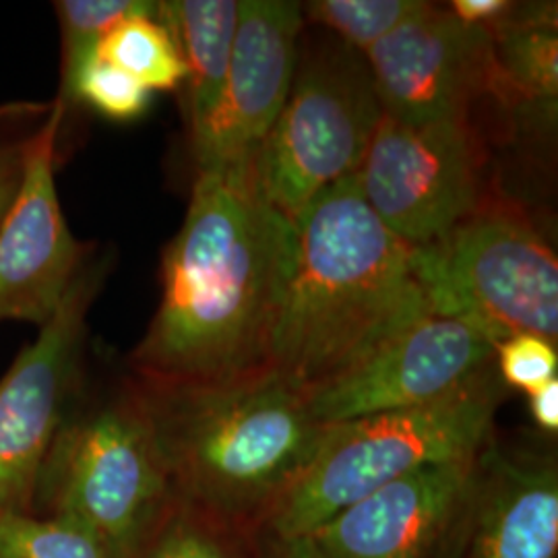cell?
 Returning a JSON list of instances; mask_svg holds the SVG:
<instances>
[{
	"mask_svg": "<svg viewBox=\"0 0 558 558\" xmlns=\"http://www.w3.org/2000/svg\"><path fill=\"white\" fill-rule=\"evenodd\" d=\"M296 251L299 226L265 197L253 156L199 170L131 359L137 377L199 383L269 366Z\"/></svg>",
	"mask_w": 558,
	"mask_h": 558,
	"instance_id": "cell-1",
	"label": "cell"
},
{
	"mask_svg": "<svg viewBox=\"0 0 558 558\" xmlns=\"http://www.w3.org/2000/svg\"><path fill=\"white\" fill-rule=\"evenodd\" d=\"M299 251L269 368L304 393L350 373L433 315L416 246L375 216L348 177L296 221Z\"/></svg>",
	"mask_w": 558,
	"mask_h": 558,
	"instance_id": "cell-2",
	"label": "cell"
},
{
	"mask_svg": "<svg viewBox=\"0 0 558 558\" xmlns=\"http://www.w3.org/2000/svg\"><path fill=\"white\" fill-rule=\"evenodd\" d=\"M174 497L242 532L299 478L325 426L306 393L276 368L199 383L141 379Z\"/></svg>",
	"mask_w": 558,
	"mask_h": 558,
	"instance_id": "cell-3",
	"label": "cell"
},
{
	"mask_svg": "<svg viewBox=\"0 0 558 558\" xmlns=\"http://www.w3.org/2000/svg\"><path fill=\"white\" fill-rule=\"evenodd\" d=\"M497 366L433 403L325 426L317 451L259 525L274 538H306L380 486L422 468L478 458L505 399Z\"/></svg>",
	"mask_w": 558,
	"mask_h": 558,
	"instance_id": "cell-4",
	"label": "cell"
},
{
	"mask_svg": "<svg viewBox=\"0 0 558 558\" xmlns=\"http://www.w3.org/2000/svg\"><path fill=\"white\" fill-rule=\"evenodd\" d=\"M174 490L135 383L114 398L77 403L44 463L38 515L75 521L120 558H133Z\"/></svg>",
	"mask_w": 558,
	"mask_h": 558,
	"instance_id": "cell-5",
	"label": "cell"
},
{
	"mask_svg": "<svg viewBox=\"0 0 558 558\" xmlns=\"http://www.w3.org/2000/svg\"><path fill=\"white\" fill-rule=\"evenodd\" d=\"M383 119L364 54L338 38L299 52L278 120L253 154L265 197L299 221L339 180L354 177Z\"/></svg>",
	"mask_w": 558,
	"mask_h": 558,
	"instance_id": "cell-6",
	"label": "cell"
},
{
	"mask_svg": "<svg viewBox=\"0 0 558 558\" xmlns=\"http://www.w3.org/2000/svg\"><path fill=\"white\" fill-rule=\"evenodd\" d=\"M416 269L433 315L472 320L497 341L530 333L557 343V255L515 207L484 203L416 246Z\"/></svg>",
	"mask_w": 558,
	"mask_h": 558,
	"instance_id": "cell-7",
	"label": "cell"
},
{
	"mask_svg": "<svg viewBox=\"0 0 558 558\" xmlns=\"http://www.w3.org/2000/svg\"><path fill=\"white\" fill-rule=\"evenodd\" d=\"M356 179L385 228L424 246L484 205V141L470 122L405 124L383 114Z\"/></svg>",
	"mask_w": 558,
	"mask_h": 558,
	"instance_id": "cell-8",
	"label": "cell"
},
{
	"mask_svg": "<svg viewBox=\"0 0 558 558\" xmlns=\"http://www.w3.org/2000/svg\"><path fill=\"white\" fill-rule=\"evenodd\" d=\"M101 278L104 265L89 257L59 313L0 379V515L34 513L44 463L80 403L87 315Z\"/></svg>",
	"mask_w": 558,
	"mask_h": 558,
	"instance_id": "cell-9",
	"label": "cell"
},
{
	"mask_svg": "<svg viewBox=\"0 0 558 558\" xmlns=\"http://www.w3.org/2000/svg\"><path fill=\"white\" fill-rule=\"evenodd\" d=\"M364 60L383 114L398 122H470L476 101L495 98L499 104L490 34L430 2L371 46Z\"/></svg>",
	"mask_w": 558,
	"mask_h": 558,
	"instance_id": "cell-10",
	"label": "cell"
},
{
	"mask_svg": "<svg viewBox=\"0 0 558 558\" xmlns=\"http://www.w3.org/2000/svg\"><path fill=\"white\" fill-rule=\"evenodd\" d=\"M497 339L476 323L430 315L350 373L306 393L320 426L433 403L495 364Z\"/></svg>",
	"mask_w": 558,
	"mask_h": 558,
	"instance_id": "cell-11",
	"label": "cell"
},
{
	"mask_svg": "<svg viewBox=\"0 0 558 558\" xmlns=\"http://www.w3.org/2000/svg\"><path fill=\"white\" fill-rule=\"evenodd\" d=\"M62 119L64 110L54 104L25 140L20 191L0 221V323L46 325L89 259L60 205L54 158Z\"/></svg>",
	"mask_w": 558,
	"mask_h": 558,
	"instance_id": "cell-12",
	"label": "cell"
},
{
	"mask_svg": "<svg viewBox=\"0 0 558 558\" xmlns=\"http://www.w3.org/2000/svg\"><path fill=\"white\" fill-rule=\"evenodd\" d=\"M478 458L428 465L393 480L306 538L323 558H442L468 536Z\"/></svg>",
	"mask_w": 558,
	"mask_h": 558,
	"instance_id": "cell-13",
	"label": "cell"
},
{
	"mask_svg": "<svg viewBox=\"0 0 558 558\" xmlns=\"http://www.w3.org/2000/svg\"><path fill=\"white\" fill-rule=\"evenodd\" d=\"M302 36V4L240 0L239 27L218 110L193 145L199 170L251 158L288 100Z\"/></svg>",
	"mask_w": 558,
	"mask_h": 558,
	"instance_id": "cell-14",
	"label": "cell"
},
{
	"mask_svg": "<svg viewBox=\"0 0 558 558\" xmlns=\"http://www.w3.org/2000/svg\"><path fill=\"white\" fill-rule=\"evenodd\" d=\"M465 558H557L558 472L555 461L488 445L468 525Z\"/></svg>",
	"mask_w": 558,
	"mask_h": 558,
	"instance_id": "cell-15",
	"label": "cell"
},
{
	"mask_svg": "<svg viewBox=\"0 0 558 558\" xmlns=\"http://www.w3.org/2000/svg\"><path fill=\"white\" fill-rule=\"evenodd\" d=\"M240 0H170L160 2L158 20L172 34L186 66V119L191 145L205 135L223 94Z\"/></svg>",
	"mask_w": 558,
	"mask_h": 558,
	"instance_id": "cell-16",
	"label": "cell"
},
{
	"mask_svg": "<svg viewBox=\"0 0 558 558\" xmlns=\"http://www.w3.org/2000/svg\"><path fill=\"white\" fill-rule=\"evenodd\" d=\"M507 110L555 119L558 96L557 4H519L488 32Z\"/></svg>",
	"mask_w": 558,
	"mask_h": 558,
	"instance_id": "cell-17",
	"label": "cell"
},
{
	"mask_svg": "<svg viewBox=\"0 0 558 558\" xmlns=\"http://www.w3.org/2000/svg\"><path fill=\"white\" fill-rule=\"evenodd\" d=\"M96 54L140 81L151 94L177 92L186 81L179 48L158 15L122 21L101 38Z\"/></svg>",
	"mask_w": 558,
	"mask_h": 558,
	"instance_id": "cell-18",
	"label": "cell"
},
{
	"mask_svg": "<svg viewBox=\"0 0 558 558\" xmlns=\"http://www.w3.org/2000/svg\"><path fill=\"white\" fill-rule=\"evenodd\" d=\"M62 36V83L66 94L81 66L96 57L101 38L119 23L140 15H158L160 2L151 0H60L54 2Z\"/></svg>",
	"mask_w": 558,
	"mask_h": 558,
	"instance_id": "cell-19",
	"label": "cell"
},
{
	"mask_svg": "<svg viewBox=\"0 0 558 558\" xmlns=\"http://www.w3.org/2000/svg\"><path fill=\"white\" fill-rule=\"evenodd\" d=\"M0 558H120L75 521L38 513L0 515Z\"/></svg>",
	"mask_w": 558,
	"mask_h": 558,
	"instance_id": "cell-20",
	"label": "cell"
},
{
	"mask_svg": "<svg viewBox=\"0 0 558 558\" xmlns=\"http://www.w3.org/2000/svg\"><path fill=\"white\" fill-rule=\"evenodd\" d=\"M236 530L174 499L133 558H244Z\"/></svg>",
	"mask_w": 558,
	"mask_h": 558,
	"instance_id": "cell-21",
	"label": "cell"
},
{
	"mask_svg": "<svg viewBox=\"0 0 558 558\" xmlns=\"http://www.w3.org/2000/svg\"><path fill=\"white\" fill-rule=\"evenodd\" d=\"M422 7L420 0H313L302 4V13L364 54Z\"/></svg>",
	"mask_w": 558,
	"mask_h": 558,
	"instance_id": "cell-22",
	"label": "cell"
},
{
	"mask_svg": "<svg viewBox=\"0 0 558 558\" xmlns=\"http://www.w3.org/2000/svg\"><path fill=\"white\" fill-rule=\"evenodd\" d=\"M57 104L64 112L73 104H83L104 119L133 122L149 110L151 92L96 54L81 66L77 77Z\"/></svg>",
	"mask_w": 558,
	"mask_h": 558,
	"instance_id": "cell-23",
	"label": "cell"
},
{
	"mask_svg": "<svg viewBox=\"0 0 558 558\" xmlns=\"http://www.w3.org/2000/svg\"><path fill=\"white\" fill-rule=\"evenodd\" d=\"M495 366L505 387L530 396L548 380L557 379V343L530 333L511 336L497 343Z\"/></svg>",
	"mask_w": 558,
	"mask_h": 558,
	"instance_id": "cell-24",
	"label": "cell"
},
{
	"mask_svg": "<svg viewBox=\"0 0 558 558\" xmlns=\"http://www.w3.org/2000/svg\"><path fill=\"white\" fill-rule=\"evenodd\" d=\"M25 166V140L0 141V221L17 197Z\"/></svg>",
	"mask_w": 558,
	"mask_h": 558,
	"instance_id": "cell-25",
	"label": "cell"
},
{
	"mask_svg": "<svg viewBox=\"0 0 558 558\" xmlns=\"http://www.w3.org/2000/svg\"><path fill=\"white\" fill-rule=\"evenodd\" d=\"M511 7L513 2L509 0H453L449 11L461 23L490 32L509 15Z\"/></svg>",
	"mask_w": 558,
	"mask_h": 558,
	"instance_id": "cell-26",
	"label": "cell"
},
{
	"mask_svg": "<svg viewBox=\"0 0 558 558\" xmlns=\"http://www.w3.org/2000/svg\"><path fill=\"white\" fill-rule=\"evenodd\" d=\"M532 418L546 433L558 430V379L548 380L530 393Z\"/></svg>",
	"mask_w": 558,
	"mask_h": 558,
	"instance_id": "cell-27",
	"label": "cell"
},
{
	"mask_svg": "<svg viewBox=\"0 0 558 558\" xmlns=\"http://www.w3.org/2000/svg\"><path fill=\"white\" fill-rule=\"evenodd\" d=\"M260 558H323L308 538H274L259 534Z\"/></svg>",
	"mask_w": 558,
	"mask_h": 558,
	"instance_id": "cell-28",
	"label": "cell"
}]
</instances>
